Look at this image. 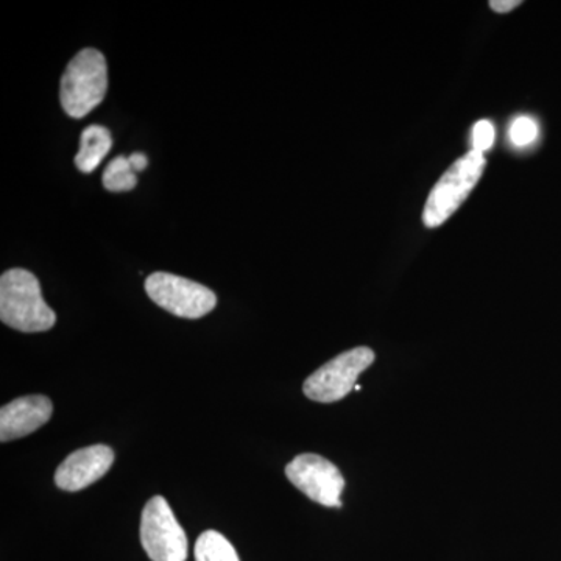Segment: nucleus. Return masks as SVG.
Wrapping results in <instances>:
<instances>
[{
	"label": "nucleus",
	"instance_id": "7ed1b4c3",
	"mask_svg": "<svg viewBox=\"0 0 561 561\" xmlns=\"http://www.w3.org/2000/svg\"><path fill=\"white\" fill-rule=\"evenodd\" d=\"M485 165V154L471 150L443 173L424 206L423 221L427 228L440 227L460 208L482 179Z\"/></svg>",
	"mask_w": 561,
	"mask_h": 561
},
{
	"label": "nucleus",
	"instance_id": "4468645a",
	"mask_svg": "<svg viewBox=\"0 0 561 561\" xmlns=\"http://www.w3.org/2000/svg\"><path fill=\"white\" fill-rule=\"evenodd\" d=\"M494 138H496V133H494L493 124L490 121H479L472 128V150L485 153L493 147Z\"/></svg>",
	"mask_w": 561,
	"mask_h": 561
},
{
	"label": "nucleus",
	"instance_id": "dca6fc26",
	"mask_svg": "<svg viewBox=\"0 0 561 561\" xmlns=\"http://www.w3.org/2000/svg\"><path fill=\"white\" fill-rule=\"evenodd\" d=\"M128 161H130L131 168L135 169V172L144 171V169L147 168V164H149L146 154L142 153H133L131 157L128 158Z\"/></svg>",
	"mask_w": 561,
	"mask_h": 561
},
{
	"label": "nucleus",
	"instance_id": "f3484780",
	"mask_svg": "<svg viewBox=\"0 0 561 561\" xmlns=\"http://www.w3.org/2000/svg\"><path fill=\"white\" fill-rule=\"evenodd\" d=\"M354 390H362V386H359V383H356V387H354Z\"/></svg>",
	"mask_w": 561,
	"mask_h": 561
},
{
	"label": "nucleus",
	"instance_id": "f257e3e1",
	"mask_svg": "<svg viewBox=\"0 0 561 561\" xmlns=\"http://www.w3.org/2000/svg\"><path fill=\"white\" fill-rule=\"evenodd\" d=\"M0 320L21 332L49 331L57 316L44 301L39 280L24 268H11L0 278Z\"/></svg>",
	"mask_w": 561,
	"mask_h": 561
},
{
	"label": "nucleus",
	"instance_id": "1a4fd4ad",
	"mask_svg": "<svg viewBox=\"0 0 561 561\" xmlns=\"http://www.w3.org/2000/svg\"><path fill=\"white\" fill-rule=\"evenodd\" d=\"M54 404L43 394L18 398L0 409V442L27 437L50 420Z\"/></svg>",
	"mask_w": 561,
	"mask_h": 561
},
{
	"label": "nucleus",
	"instance_id": "20e7f679",
	"mask_svg": "<svg viewBox=\"0 0 561 561\" xmlns=\"http://www.w3.org/2000/svg\"><path fill=\"white\" fill-rule=\"evenodd\" d=\"M146 291L151 301L181 319H202L217 305L216 294L208 287L172 273L150 275L146 280Z\"/></svg>",
	"mask_w": 561,
	"mask_h": 561
},
{
	"label": "nucleus",
	"instance_id": "f03ea898",
	"mask_svg": "<svg viewBox=\"0 0 561 561\" xmlns=\"http://www.w3.org/2000/svg\"><path fill=\"white\" fill-rule=\"evenodd\" d=\"M108 91V66L98 49H83L72 58L61 77L62 110L72 119L98 108Z\"/></svg>",
	"mask_w": 561,
	"mask_h": 561
},
{
	"label": "nucleus",
	"instance_id": "0eeeda50",
	"mask_svg": "<svg viewBox=\"0 0 561 561\" xmlns=\"http://www.w3.org/2000/svg\"><path fill=\"white\" fill-rule=\"evenodd\" d=\"M291 485L324 507H342L345 479L332 461L317 454H301L286 467Z\"/></svg>",
	"mask_w": 561,
	"mask_h": 561
},
{
	"label": "nucleus",
	"instance_id": "9d476101",
	"mask_svg": "<svg viewBox=\"0 0 561 561\" xmlns=\"http://www.w3.org/2000/svg\"><path fill=\"white\" fill-rule=\"evenodd\" d=\"M113 146L108 128L91 125L80 136V150L76 157V165L80 172L91 173L101 165Z\"/></svg>",
	"mask_w": 561,
	"mask_h": 561
},
{
	"label": "nucleus",
	"instance_id": "2eb2a0df",
	"mask_svg": "<svg viewBox=\"0 0 561 561\" xmlns=\"http://www.w3.org/2000/svg\"><path fill=\"white\" fill-rule=\"evenodd\" d=\"M518 5H522V0H491L490 2V9L496 13H508Z\"/></svg>",
	"mask_w": 561,
	"mask_h": 561
},
{
	"label": "nucleus",
	"instance_id": "423d86ee",
	"mask_svg": "<svg viewBox=\"0 0 561 561\" xmlns=\"http://www.w3.org/2000/svg\"><path fill=\"white\" fill-rule=\"evenodd\" d=\"M140 542L151 561H186V534L164 497H151L144 507Z\"/></svg>",
	"mask_w": 561,
	"mask_h": 561
},
{
	"label": "nucleus",
	"instance_id": "f8f14e48",
	"mask_svg": "<svg viewBox=\"0 0 561 561\" xmlns=\"http://www.w3.org/2000/svg\"><path fill=\"white\" fill-rule=\"evenodd\" d=\"M103 187L110 192H127L135 190L138 184L135 169L130 161L125 157L114 158L108 162L105 172H103Z\"/></svg>",
	"mask_w": 561,
	"mask_h": 561
},
{
	"label": "nucleus",
	"instance_id": "9b49d317",
	"mask_svg": "<svg viewBox=\"0 0 561 561\" xmlns=\"http://www.w3.org/2000/svg\"><path fill=\"white\" fill-rule=\"evenodd\" d=\"M195 561H241L230 541L216 530L203 531L195 542Z\"/></svg>",
	"mask_w": 561,
	"mask_h": 561
},
{
	"label": "nucleus",
	"instance_id": "6e6552de",
	"mask_svg": "<svg viewBox=\"0 0 561 561\" xmlns=\"http://www.w3.org/2000/svg\"><path fill=\"white\" fill-rule=\"evenodd\" d=\"M114 463V451L106 445L88 446L70 454L55 472L58 489L80 491L102 479Z\"/></svg>",
	"mask_w": 561,
	"mask_h": 561
},
{
	"label": "nucleus",
	"instance_id": "ddd939ff",
	"mask_svg": "<svg viewBox=\"0 0 561 561\" xmlns=\"http://www.w3.org/2000/svg\"><path fill=\"white\" fill-rule=\"evenodd\" d=\"M538 136L537 122L530 119V117H518L513 121L511 127V140L515 146L526 147L529 144L535 142Z\"/></svg>",
	"mask_w": 561,
	"mask_h": 561
},
{
	"label": "nucleus",
	"instance_id": "39448f33",
	"mask_svg": "<svg viewBox=\"0 0 561 561\" xmlns=\"http://www.w3.org/2000/svg\"><path fill=\"white\" fill-rule=\"evenodd\" d=\"M375 362V353L368 346H359L339 354L312 373L302 386L306 397L317 402L341 401L356 387L360 373Z\"/></svg>",
	"mask_w": 561,
	"mask_h": 561
}]
</instances>
